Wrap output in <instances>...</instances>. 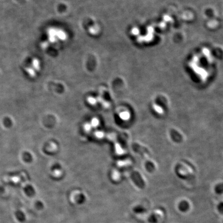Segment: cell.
<instances>
[{
  "label": "cell",
  "instance_id": "obj_4",
  "mask_svg": "<svg viewBox=\"0 0 223 223\" xmlns=\"http://www.w3.org/2000/svg\"><path fill=\"white\" fill-rule=\"evenodd\" d=\"M217 208L218 212L222 214H223V202H221L218 203Z\"/></svg>",
  "mask_w": 223,
  "mask_h": 223
},
{
  "label": "cell",
  "instance_id": "obj_5",
  "mask_svg": "<svg viewBox=\"0 0 223 223\" xmlns=\"http://www.w3.org/2000/svg\"><path fill=\"white\" fill-rule=\"evenodd\" d=\"M216 192L218 194H221V193H223V184L218 186L216 188Z\"/></svg>",
  "mask_w": 223,
  "mask_h": 223
},
{
  "label": "cell",
  "instance_id": "obj_3",
  "mask_svg": "<svg viewBox=\"0 0 223 223\" xmlns=\"http://www.w3.org/2000/svg\"><path fill=\"white\" fill-rule=\"evenodd\" d=\"M133 211L136 213H143L145 211V209L142 206H136L133 208Z\"/></svg>",
  "mask_w": 223,
  "mask_h": 223
},
{
  "label": "cell",
  "instance_id": "obj_6",
  "mask_svg": "<svg viewBox=\"0 0 223 223\" xmlns=\"http://www.w3.org/2000/svg\"><path fill=\"white\" fill-rule=\"evenodd\" d=\"M10 180L15 182H18V181H19L20 180V178L19 177H17V176H14V177H10Z\"/></svg>",
  "mask_w": 223,
  "mask_h": 223
},
{
  "label": "cell",
  "instance_id": "obj_2",
  "mask_svg": "<svg viewBox=\"0 0 223 223\" xmlns=\"http://www.w3.org/2000/svg\"><path fill=\"white\" fill-rule=\"evenodd\" d=\"M190 208L189 203L185 201H182L179 204V209L182 212H186Z\"/></svg>",
  "mask_w": 223,
  "mask_h": 223
},
{
  "label": "cell",
  "instance_id": "obj_1",
  "mask_svg": "<svg viewBox=\"0 0 223 223\" xmlns=\"http://www.w3.org/2000/svg\"><path fill=\"white\" fill-rule=\"evenodd\" d=\"M86 201V196L84 195V194H82V193L79 194L75 197L76 203L79 205L84 204L85 203Z\"/></svg>",
  "mask_w": 223,
  "mask_h": 223
}]
</instances>
